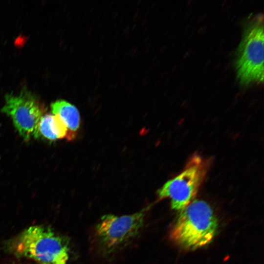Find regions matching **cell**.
Returning a JSON list of instances; mask_svg holds the SVG:
<instances>
[{"instance_id":"obj_1","label":"cell","mask_w":264,"mask_h":264,"mask_svg":"<svg viewBox=\"0 0 264 264\" xmlns=\"http://www.w3.org/2000/svg\"><path fill=\"white\" fill-rule=\"evenodd\" d=\"M8 249L18 257L39 264H67L69 249L65 240L49 227L31 226L11 240Z\"/></svg>"},{"instance_id":"obj_2","label":"cell","mask_w":264,"mask_h":264,"mask_svg":"<svg viewBox=\"0 0 264 264\" xmlns=\"http://www.w3.org/2000/svg\"><path fill=\"white\" fill-rule=\"evenodd\" d=\"M180 211L171 229V240L187 250L208 244L214 237L218 225L211 206L204 200H193Z\"/></svg>"},{"instance_id":"obj_3","label":"cell","mask_w":264,"mask_h":264,"mask_svg":"<svg viewBox=\"0 0 264 264\" xmlns=\"http://www.w3.org/2000/svg\"><path fill=\"white\" fill-rule=\"evenodd\" d=\"M237 78L247 86L264 81V16L256 15L246 23L238 46L236 61Z\"/></svg>"},{"instance_id":"obj_4","label":"cell","mask_w":264,"mask_h":264,"mask_svg":"<svg viewBox=\"0 0 264 264\" xmlns=\"http://www.w3.org/2000/svg\"><path fill=\"white\" fill-rule=\"evenodd\" d=\"M146 211L122 216L102 217L95 228L98 250L104 256H111L131 242L139 234L144 224Z\"/></svg>"},{"instance_id":"obj_5","label":"cell","mask_w":264,"mask_h":264,"mask_svg":"<svg viewBox=\"0 0 264 264\" xmlns=\"http://www.w3.org/2000/svg\"><path fill=\"white\" fill-rule=\"evenodd\" d=\"M209 165L208 161L199 155L192 156L184 170L158 190L159 199L169 198L173 209L183 210L196 197L205 178Z\"/></svg>"},{"instance_id":"obj_6","label":"cell","mask_w":264,"mask_h":264,"mask_svg":"<svg viewBox=\"0 0 264 264\" xmlns=\"http://www.w3.org/2000/svg\"><path fill=\"white\" fill-rule=\"evenodd\" d=\"M5 104L1 112L9 116L14 125L25 141L35 136L45 109L29 90L23 88L19 94L5 95Z\"/></svg>"},{"instance_id":"obj_7","label":"cell","mask_w":264,"mask_h":264,"mask_svg":"<svg viewBox=\"0 0 264 264\" xmlns=\"http://www.w3.org/2000/svg\"><path fill=\"white\" fill-rule=\"evenodd\" d=\"M51 109L54 115L58 116L64 123L69 132L75 136V132L78 130L80 123L78 109L63 100H58L52 103Z\"/></svg>"},{"instance_id":"obj_8","label":"cell","mask_w":264,"mask_h":264,"mask_svg":"<svg viewBox=\"0 0 264 264\" xmlns=\"http://www.w3.org/2000/svg\"><path fill=\"white\" fill-rule=\"evenodd\" d=\"M53 115L44 114L41 118L34 137L43 138L47 140L53 141L58 139L53 125Z\"/></svg>"}]
</instances>
